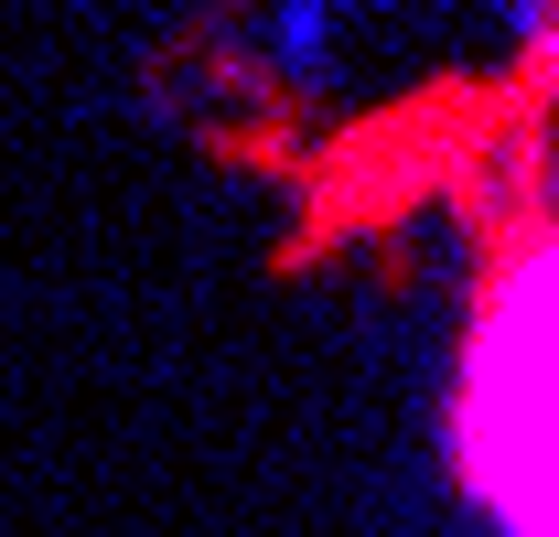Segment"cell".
<instances>
[{"mask_svg":"<svg viewBox=\"0 0 559 537\" xmlns=\"http://www.w3.org/2000/svg\"><path fill=\"white\" fill-rule=\"evenodd\" d=\"M463 452L516 537H559V248L495 301L485 355H474Z\"/></svg>","mask_w":559,"mask_h":537,"instance_id":"cell-1","label":"cell"}]
</instances>
